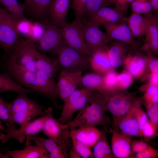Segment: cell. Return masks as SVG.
Segmentation results:
<instances>
[{
  "instance_id": "1",
  "label": "cell",
  "mask_w": 158,
  "mask_h": 158,
  "mask_svg": "<svg viewBox=\"0 0 158 158\" xmlns=\"http://www.w3.org/2000/svg\"><path fill=\"white\" fill-rule=\"evenodd\" d=\"M8 54L6 73L16 83L51 100L58 97L56 82L45 71L48 56L39 51L34 41L23 39Z\"/></svg>"
},
{
  "instance_id": "2",
  "label": "cell",
  "mask_w": 158,
  "mask_h": 158,
  "mask_svg": "<svg viewBox=\"0 0 158 158\" xmlns=\"http://www.w3.org/2000/svg\"><path fill=\"white\" fill-rule=\"evenodd\" d=\"M107 110L106 100L104 94L95 90L92 91L88 104L80 110L75 118L65 124H61L63 130L71 127L103 126L106 132L112 133L109 126L110 119L106 114Z\"/></svg>"
},
{
  "instance_id": "3",
  "label": "cell",
  "mask_w": 158,
  "mask_h": 158,
  "mask_svg": "<svg viewBox=\"0 0 158 158\" xmlns=\"http://www.w3.org/2000/svg\"><path fill=\"white\" fill-rule=\"evenodd\" d=\"M13 101L8 102L11 120L22 126L35 117L45 114V107L28 98L26 93H18Z\"/></svg>"
},
{
  "instance_id": "4",
  "label": "cell",
  "mask_w": 158,
  "mask_h": 158,
  "mask_svg": "<svg viewBox=\"0 0 158 158\" xmlns=\"http://www.w3.org/2000/svg\"><path fill=\"white\" fill-rule=\"evenodd\" d=\"M61 70L82 71L90 68L89 56L67 45L64 42L54 52Z\"/></svg>"
},
{
  "instance_id": "5",
  "label": "cell",
  "mask_w": 158,
  "mask_h": 158,
  "mask_svg": "<svg viewBox=\"0 0 158 158\" xmlns=\"http://www.w3.org/2000/svg\"><path fill=\"white\" fill-rule=\"evenodd\" d=\"M16 20L4 8L1 7L0 45L7 54L23 39L17 30Z\"/></svg>"
},
{
  "instance_id": "6",
  "label": "cell",
  "mask_w": 158,
  "mask_h": 158,
  "mask_svg": "<svg viewBox=\"0 0 158 158\" xmlns=\"http://www.w3.org/2000/svg\"><path fill=\"white\" fill-rule=\"evenodd\" d=\"M92 91L85 88L77 89L64 100L61 116L57 119L59 122L63 124L71 121L76 112L88 104Z\"/></svg>"
},
{
  "instance_id": "7",
  "label": "cell",
  "mask_w": 158,
  "mask_h": 158,
  "mask_svg": "<svg viewBox=\"0 0 158 158\" xmlns=\"http://www.w3.org/2000/svg\"><path fill=\"white\" fill-rule=\"evenodd\" d=\"M82 21L84 40L90 55L98 50L106 49L111 40L106 33L87 20L84 23Z\"/></svg>"
},
{
  "instance_id": "8",
  "label": "cell",
  "mask_w": 158,
  "mask_h": 158,
  "mask_svg": "<svg viewBox=\"0 0 158 158\" xmlns=\"http://www.w3.org/2000/svg\"><path fill=\"white\" fill-rule=\"evenodd\" d=\"M63 38L68 45L83 54L89 56L84 41L82 21L74 20L60 28Z\"/></svg>"
},
{
  "instance_id": "9",
  "label": "cell",
  "mask_w": 158,
  "mask_h": 158,
  "mask_svg": "<svg viewBox=\"0 0 158 158\" xmlns=\"http://www.w3.org/2000/svg\"><path fill=\"white\" fill-rule=\"evenodd\" d=\"M25 147L20 150H6L4 155L7 158H49L48 152L40 138L34 135L27 136Z\"/></svg>"
},
{
  "instance_id": "10",
  "label": "cell",
  "mask_w": 158,
  "mask_h": 158,
  "mask_svg": "<svg viewBox=\"0 0 158 158\" xmlns=\"http://www.w3.org/2000/svg\"><path fill=\"white\" fill-rule=\"evenodd\" d=\"M128 7H104L87 15L88 21L99 27L108 23H118L125 21V14Z\"/></svg>"
},
{
  "instance_id": "11",
  "label": "cell",
  "mask_w": 158,
  "mask_h": 158,
  "mask_svg": "<svg viewBox=\"0 0 158 158\" xmlns=\"http://www.w3.org/2000/svg\"><path fill=\"white\" fill-rule=\"evenodd\" d=\"M45 30L36 45L37 49L43 53H53L64 42L60 28L48 21H44Z\"/></svg>"
},
{
  "instance_id": "12",
  "label": "cell",
  "mask_w": 158,
  "mask_h": 158,
  "mask_svg": "<svg viewBox=\"0 0 158 158\" xmlns=\"http://www.w3.org/2000/svg\"><path fill=\"white\" fill-rule=\"evenodd\" d=\"M46 114L40 117L30 121L25 125L3 133H0V140L2 143L4 144L11 139H14L20 143H22L27 136L34 135L42 130L44 121L46 118Z\"/></svg>"
},
{
  "instance_id": "13",
  "label": "cell",
  "mask_w": 158,
  "mask_h": 158,
  "mask_svg": "<svg viewBox=\"0 0 158 158\" xmlns=\"http://www.w3.org/2000/svg\"><path fill=\"white\" fill-rule=\"evenodd\" d=\"M82 75L81 71L61 70L56 82L58 97L63 101L77 89Z\"/></svg>"
},
{
  "instance_id": "14",
  "label": "cell",
  "mask_w": 158,
  "mask_h": 158,
  "mask_svg": "<svg viewBox=\"0 0 158 158\" xmlns=\"http://www.w3.org/2000/svg\"><path fill=\"white\" fill-rule=\"evenodd\" d=\"M106 34L111 40H115L136 49L138 44L126 21L121 23H108L103 25Z\"/></svg>"
},
{
  "instance_id": "15",
  "label": "cell",
  "mask_w": 158,
  "mask_h": 158,
  "mask_svg": "<svg viewBox=\"0 0 158 158\" xmlns=\"http://www.w3.org/2000/svg\"><path fill=\"white\" fill-rule=\"evenodd\" d=\"M69 133L65 132L56 140L40 138L45 148L48 152L49 158H68V145Z\"/></svg>"
},
{
  "instance_id": "16",
  "label": "cell",
  "mask_w": 158,
  "mask_h": 158,
  "mask_svg": "<svg viewBox=\"0 0 158 158\" xmlns=\"http://www.w3.org/2000/svg\"><path fill=\"white\" fill-rule=\"evenodd\" d=\"M111 141V150L115 157L135 158L131 147L132 137L113 130Z\"/></svg>"
},
{
  "instance_id": "17",
  "label": "cell",
  "mask_w": 158,
  "mask_h": 158,
  "mask_svg": "<svg viewBox=\"0 0 158 158\" xmlns=\"http://www.w3.org/2000/svg\"><path fill=\"white\" fill-rule=\"evenodd\" d=\"M71 138H73L91 148L93 147L99 138L101 131L95 126L79 128H69Z\"/></svg>"
},
{
  "instance_id": "18",
  "label": "cell",
  "mask_w": 158,
  "mask_h": 158,
  "mask_svg": "<svg viewBox=\"0 0 158 158\" xmlns=\"http://www.w3.org/2000/svg\"><path fill=\"white\" fill-rule=\"evenodd\" d=\"M71 0H53L50 7L49 18L50 22L61 28L67 22L66 18Z\"/></svg>"
},
{
  "instance_id": "19",
  "label": "cell",
  "mask_w": 158,
  "mask_h": 158,
  "mask_svg": "<svg viewBox=\"0 0 158 158\" xmlns=\"http://www.w3.org/2000/svg\"><path fill=\"white\" fill-rule=\"evenodd\" d=\"M147 25L145 33L147 49L154 54L158 51V18L151 12L145 14Z\"/></svg>"
},
{
  "instance_id": "20",
  "label": "cell",
  "mask_w": 158,
  "mask_h": 158,
  "mask_svg": "<svg viewBox=\"0 0 158 158\" xmlns=\"http://www.w3.org/2000/svg\"><path fill=\"white\" fill-rule=\"evenodd\" d=\"M53 0H24L23 6L33 17L47 20L50 7Z\"/></svg>"
},
{
  "instance_id": "21",
  "label": "cell",
  "mask_w": 158,
  "mask_h": 158,
  "mask_svg": "<svg viewBox=\"0 0 158 158\" xmlns=\"http://www.w3.org/2000/svg\"><path fill=\"white\" fill-rule=\"evenodd\" d=\"M137 100L133 95L127 93L118 104L107 109L113 117V130L116 128L119 122L130 111Z\"/></svg>"
},
{
  "instance_id": "22",
  "label": "cell",
  "mask_w": 158,
  "mask_h": 158,
  "mask_svg": "<svg viewBox=\"0 0 158 158\" xmlns=\"http://www.w3.org/2000/svg\"><path fill=\"white\" fill-rule=\"evenodd\" d=\"M130 46L117 40L113 42L106 48L112 67L117 68L121 66L128 58H126Z\"/></svg>"
},
{
  "instance_id": "23",
  "label": "cell",
  "mask_w": 158,
  "mask_h": 158,
  "mask_svg": "<svg viewBox=\"0 0 158 158\" xmlns=\"http://www.w3.org/2000/svg\"><path fill=\"white\" fill-rule=\"evenodd\" d=\"M90 68L99 74H105L111 70L106 49L96 51L89 56Z\"/></svg>"
},
{
  "instance_id": "24",
  "label": "cell",
  "mask_w": 158,
  "mask_h": 158,
  "mask_svg": "<svg viewBox=\"0 0 158 158\" xmlns=\"http://www.w3.org/2000/svg\"><path fill=\"white\" fill-rule=\"evenodd\" d=\"M131 109L119 122L116 128L113 130L128 136L140 137L138 124Z\"/></svg>"
},
{
  "instance_id": "25",
  "label": "cell",
  "mask_w": 158,
  "mask_h": 158,
  "mask_svg": "<svg viewBox=\"0 0 158 158\" xmlns=\"http://www.w3.org/2000/svg\"><path fill=\"white\" fill-rule=\"evenodd\" d=\"M51 107L46 109L44 111L46 115L42 130L48 138L57 140L62 134L64 130L61 128V124L53 117Z\"/></svg>"
},
{
  "instance_id": "26",
  "label": "cell",
  "mask_w": 158,
  "mask_h": 158,
  "mask_svg": "<svg viewBox=\"0 0 158 158\" xmlns=\"http://www.w3.org/2000/svg\"><path fill=\"white\" fill-rule=\"evenodd\" d=\"M125 21L135 38L144 35L147 25L145 16H142L140 14L132 12L130 16L126 17Z\"/></svg>"
},
{
  "instance_id": "27",
  "label": "cell",
  "mask_w": 158,
  "mask_h": 158,
  "mask_svg": "<svg viewBox=\"0 0 158 158\" xmlns=\"http://www.w3.org/2000/svg\"><path fill=\"white\" fill-rule=\"evenodd\" d=\"M106 132L104 129L101 130L100 136L93 146L94 158H116L109 146Z\"/></svg>"
},
{
  "instance_id": "28",
  "label": "cell",
  "mask_w": 158,
  "mask_h": 158,
  "mask_svg": "<svg viewBox=\"0 0 158 158\" xmlns=\"http://www.w3.org/2000/svg\"><path fill=\"white\" fill-rule=\"evenodd\" d=\"M7 91H13L18 93L33 92L31 90L18 84L9 74L5 73L0 74V93Z\"/></svg>"
},
{
  "instance_id": "29",
  "label": "cell",
  "mask_w": 158,
  "mask_h": 158,
  "mask_svg": "<svg viewBox=\"0 0 158 158\" xmlns=\"http://www.w3.org/2000/svg\"><path fill=\"white\" fill-rule=\"evenodd\" d=\"M103 78L96 73H89L82 75L79 86L91 90L102 92Z\"/></svg>"
},
{
  "instance_id": "30",
  "label": "cell",
  "mask_w": 158,
  "mask_h": 158,
  "mask_svg": "<svg viewBox=\"0 0 158 158\" xmlns=\"http://www.w3.org/2000/svg\"><path fill=\"white\" fill-rule=\"evenodd\" d=\"M125 62L128 72L135 77L140 76L144 72L146 66L145 59L138 56L129 57Z\"/></svg>"
},
{
  "instance_id": "31",
  "label": "cell",
  "mask_w": 158,
  "mask_h": 158,
  "mask_svg": "<svg viewBox=\"0 0 158 158\" xmlns=\"http://www.w3.org/2000/svg\"><path fill=\"white\" fill-rule=\"evenodd\" d=\"M0 3L16 20L25 17L23 7L17 0H0Z\"/></svg>"
},
{
  "instance_id": "32",
  "label": "cell",
  "mask_w": 158,
  "mask_h": 158,
  "mask_svg": "<svg viewBox=\"0 0 158 158\" xmlns=\"http://www.w3.org/2000/svg\"><path fill=\"white\" fill-rule=\"evenodd\" d=\"M0 118L7 127L5 133L16 129V124L12 121L8 102L0 97Z\"/></svg>"
},
{
  "instance_id": "33",
  "label": "cell",
  "mask_w": 158,
  "mask_h": 158,
  "mask_svg": "<svg viewBox=\"0 0 158 158\" xmlns=\"http://www.w3.org/2000/svg\"><path fill=\"white\" fill-rule=\"evenodd\" d=\"M118 75L114 71L111 70L102 77L103 91L116 90L117 87V77Z\"/></svg>"
},
{
  "instance_id": "34",
  "label": "cell",
  "mask_w": 158,
  "mask_h": 158,
  "mask_svg": "<svg viewBox=\"0 0 158 158\" xmlns=\"http://www.w3.org/2000/svg\"><path fill=\"white\" fill-rule=\"evenodd\" d=\"M132 12L147 14L151 12L152 8L149 0H135L131 4Z\"/></svg>"
},
{
  "instance_id": "35",
  "label": "cell",
  "mask_w": 158,
  "mask_h": 158,
  "mask_svg": "<svg viewBox=\"0 0 158 158\" xmlns=\"http://www.w3.org/2000/svg\"><path fill=\"white\" fill-rule=\"evenodd\" d=\"M88 0H71V7L74 11L75 20L78 22L82 21Z\"/></svg>"
},
{
  "instance_id": "36",
  "label": "cell",
  "mask_w": 158,
  "mask_h": 158,
  "mask_svg": "<svg viewBox=\"0 0 158 158\" xmlns=\"http://www.w3.org/2000/svg\"><path fill=\"white\" fill-rule=\"evenodd\" d=\"M140 101L138 100L131 109L139 126L140 133L143 126L148 120L147 115L141 107Z\"/></svg>"
},
{
  "instance_id": "37",
  "label": "cell",
  "mask_w": 158,
  "mask_h": 158,
  "mask_svg": "<svg viewBox=\"0 0 158 158\" xmlns=\"http://www.w3.org/2000/svg\"><path fill=\"white\" fill-rule=\"evenodd\" d=\"M157 131L158 129L148 119L143 126L140 132V137H143L145 141L149 142L157 136Z\"/></svg>"
},
{
  "instance_id": "38",
  "label": "cell",
  "mask_w": 158,
  "mask_h": 158,
  "mask_svg": "<svg viewBox=\"0 0 158 158\" xmlns=\"http://www.w3.org/2000/svg\"><path fill=\"white\" fill-rule=\"evenodd\" d=\"M32 23L25 17L16 20V28L20 35L29 38Z\"/></svg>"
},
{
  "instance_id": "39",
  "label": "cell",
  "mask_w": 158,
  "mask_h": 158,
  "mask_svg": "<svg viewBox=\"0 0 158 158\" xmlns=\"http://www.w3.org/2000/svg\"><path fill=\"white\" fill-rule=\"evenodd\" d=\"M107 0H88L85 10L84 15L95 13L101 8L110 5Z\"/></svg>"
},
{
  "instance_id": "40",
  "label": "cell",
  "mask_w": 158,
  "mask_h": 158,
  "mask_svg": "<svg viewBox=\"0 0 158 158\" xmlns=\"http://www.w3.org/2000/svg\"><path fill=\"white\" fill-rule=\"evenodd\" d=\"M73 147L83 158H94L90 147L73 138H71Z\"/></svg>"
},
{
  "instance_id": "41",
  "label": "cell",
  "mask_w": 158,
  "mask_h": 158,
  "mask_svg": "<svg viewBox=\"0 0 158 158\" xmlns=\"http://www.w3.org/2000/svg\"><path fill=\"white\" fill-rule=\"evenodd\" d=\"M45 30L44 23L36 22H32L29 38L35 43L40 39Z\"/></svg>"
},
{
  "instance_id": "42",
  "label": "cell",
  "mask_w": 158,
  "mask_h": 158,
  "mask_svg": "<svg viewBox=\"0 0 158 158\" xmlns=\"http://www.w3.org/2000/svg\"><path fill=\"white\" fill-rule=\"evenodd\" d=\"M144 99L146 104H154L158 103V86L150 85L146 90Z\"/></svg>"
},
{
  "instance_id": "43",
  "label": "cell",
  "mask_w": 158,
  "mask_h": 158,
  "mask_svg": "<svg viewBox=\"0 0 158 158\" xmlns=\"http://www.w3.org/2000/svg\"><path fill=\"white\" fill-rule=\"evenodd\" d=\"M117 88L124 90L131 84L133 80L132 76L128 72H123L117 75Z\"/></svg>"
},
{
  "instance_id": "44",
  "label": "cell",
  "mask_w": 158,
  "mask_h": 158,
  "mask_svg": "<svg viewBox=\"0 0 158 158\" xmlns=\"http://www.w3.org/2000/svg\"><path fill=\"white\" fill-rule=\"evenodd\" d=\"M158 156V151L149 145L144 150L136 153L135 157L137 158H155Z\"/></svg>"
},
{
  "instance_id": "45",
  "label": "cell",
  "mask_w": 158,
  "mask_h": 158,
  "mask_svg": "<svg viewBox=\"0 0 158 158\" xmlns=\"http://www.w3.org/2000/svg\"><path fill=\"white\" fill-rule=\"evenodd\" d=\"M147 110L150 120L158 129V103L154 104Z\"/></svg>"
},
{
  "instance_id": "46",
  "label": "cell",
  "mask_w": 158,
  "mask_h": 158,
  "mask_svg": "<svg viewBox=\"0 0 158 158\" xmlns=\"http://www.w3.org/2000/svg\"><path fill=\"white\" fill-rule=\"evenodd\" d=\"M149 145L145 141L143 140L131 141V147L132 151L133 154L137 153L145 150Z\"/></svg>"
},
{
  "instance_id": "47",
  "label": "cell",
  "mask_w": 158,
  "mask_h": 158,
  "mask_svg": "<svg viewBox=\"0 0 158 158\" xmlns=\"http://www.w3.org/2000/svg\"><path fill=\"white\" fill-rule=\"evenodd\" d=\"M149 67L152 73H158V61L157 59H152L149 63Z\"/></svg>"
},
{
  "instance_id": "48",
  "label": "cell",
  "mask_w": 158,
  "mask_h": 158,
  "mask_svg": "<svg viewBox=\"0 0 158 158\" xmlns=\"http://www.w3.org/2000/svg\"><path fill=\"white\" fill-rule=\"evenodd\" d=\"M150 85H153L158 86V73H152L150 77Z\"/></svg>"
},
{
  "instance_id": "49",
  "label": "cell",
  "mask_w": 158,
  "mask_h": 158,
  "mask_svg": "<svg viewBox=\"0 0 158 158\" xmlns=\"http://www.w3.org/2000/svg\"><path fill=\"white\" fill-rule=\"evenodd\" d=\"M69 157L70 158H81V157L73 147L68 153Z\"/></svg>"
},
{
  "instance_id": "50",
  "label": "cell",
  "mask_w": 158,
  "mask_h": 158,
  "mask_svg": "<svg viewBox=\"0 0 158 158\" xmlns=\"http://www.w3.org/2000/svg\"><path fill=\"white\" fill-rule=\"evenodd\" d=\"M152 8V11L157 13L158 11V0H149Z\"/></svg>"
},
{
  "instance_id": "51",
  "label": "cell",
  "mask_w": 158,
  "mask_h": 158,
  "mask_svg": "<svg viewBox=\"0 0 158 158\" xmlns=\"http://www.w3.org/2000/svg\"><path fill=\"white\" fill-rule=\"evenodd\" d=\"M7 150V149H4L0 151V158H7L6 157L4 154L3 155L2 154L3 152Z\"/></svg>"
},
{
  "instance_id": "52",
  "label": "cell",
  "mask_w": 158,
  "mask_h": 158,
  "mask_svg": "<svg viewBox=\"0 0 158 158\" xmlns=\"http://www.w3.org/2000/svg\"><path fill=\"white\" fill-rule=\"evenodd\" d=\"M0 129L2 130L5 133L6 132V129L3 126L1 122L0 121Z\"/></svg>"
},
{
  "instance_id": "53",
  "label": "cell",
  "mask_w": 158,
  "mask_h": 158,
  "mask_svg": "<svg viewBox=\"0 0 158 158\" xmlns=\"http://www.w3.org/2000/svg\"><path fill=\"white\" fill-rule=\"evenodd\" d=\"M114 0H107L108 2L110 4Z\"/></svg>"
},
{
  "instance_id": "54",
  "label": "cell",
  "mask_w": 158,
  "mask_h": 158,
  "mask_svg": "<svg viewBox=\"0 0 158 158\" xmlns=\"http://www.w3.org/2000/svg\"><path fill=\"white\" fill-rule=\"evenodd\" d=\"M1 7H0V19H1Z\"/></svg>"
}]
</instances>
